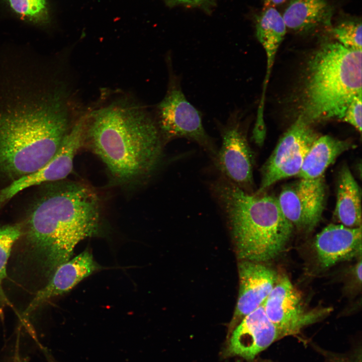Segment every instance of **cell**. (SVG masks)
Here are the masks:
<instances>
[{"label":"cell","instance_id":"6da1fadb","mask_svg":"<svg viewBox=\"0 0 362 362\" xmlns=\"http://www.w3.org/2000/svg\"><path fill=\"white\" fill-rule=\"evenodd\" d=\"M124 183L153 172L165 144L152 113L133 96L103 92L85 110L84 141Z\"/></svg>","mask_w":362,"mask_h":362},{"label":"cell","instance_id":"7a4b0ae2","mask_svg":"<svg viewBox=\"0 0 362 362\" xmlns=\"http://www.w3.org/2000/svg\"><path fill=\"white\" fill-rule=\"evenodd\" d=\"M30 209L25 257L48 282L81 240L100 232L101 205L94 191L75 182L49 183Z\"/></svg>","mask_w":362,"mask_h":362},{"label":"cell","instance_id":"3957f363","mask_svg":"<svg viewBox=\"0 0 362 362\" xmlns=\"http://www.w3.org/2000/svg\"><path fill=\"white\" fill-rule=\"evenodd\" d=\"M211 190L227 217L239 259L265 262L285 251L294 228L276 197L247 193L223 176Z\"/></svg>","mask_w":362,"mask_h":362},{"label":"cell","instance_id":"277c9868","mask_svg":"<svg viewBox=\"0 0 362 362\" xmlns=\"http://www.w3.org/2000/svg\"><path fill=\"white\" fill-rule=\"evenodd\" d=\"M361 95V50L327 42L309 60L299 117L310 124L342 120L346 108Z\"/></svg>","mask_w":362,"mask_h":362},{"label":"cell","instance_id":"5b68a950","mask_svg":"<svg viewBox=\"0 0 362 362\" xmlns=\"http://www.w3.org/2000/svg\"><path fill=\"white\" fill-rule=\"evenodd\" d=\"M75 122L61 114L0 115V173L13 182L39 169L55 155Z\"/></svg>","mask_w":362,"mask_h":362},{"label":"cell","instance_id":"8992f818","mask_svg":"<svg viewBox=\"0 0 362 362\" xmlns=\"http://www.w3.org/2000/svg\"><path fill=\"white\" fill-rule=\"evenodd\" d=\"M165 60L168 73L167 90L152 112L162 139L164 143L178 138L195 142L214 159L217 151L203 127L201 113L184 95L180 77L173 69L170 53Z\"/></svg>","mask_w":362,"mask_h":362},{"label":"cell","instance_id":"52a82bcc","mask_svg":"<svg viewBox=\"0 0 362 362\" xmlns=\"http://www.w3.org/2000/svg\"><path fill=\"white\" fill-rule=\"evenodd\" d=\"M309 123L299 117L279 141L261 168V181L255 193H265L273 184L297 175L311 146L319 137Z\"/></svg>","mask_w":362,"mask_h":362},{"label":"cell","instance_id":"ba28073f","mask_svg":"<svg viewBox=\"0 0 362 362\" xmlns=\"http://www.w3.org/2000/svg\"><path fill=\"white\" fill-rule=\"evenodd\" d=\"M241 117L235 110L230 114L225 124L218 125L222 145L213 161L224 177L243 191L252 193L253 155Z\"/></svg>","mask_w":362,"mask_h":362},{"label":"cell","instance_id":"9c48e42d","mask_svg":"<svg viewBox=\"0 0 362 362\" xmlns=\"http://www.w3.org/2000/svg\"><path fill=\"white\" fill-rule=\"evenodd\" d=\"M269 320L285 336L297 334L306 326L330 313V308L307 310L301 294L286 275H279L272 291L262 304Z\"/></svg>","mask_w":362,"mask_h":362},{"label":"cell","instance_id":"30bf717a","mask_svg":"<svg viewBox=\"0 0 362 362\" xmlns=\"http://www.w3.org/2000/svg\"><path fill=\"white\" fill-rule=\"evenodd\" d=\"M325 197L322 176L311 179L300 178L285 186L277 199L284 215L294 228L308 233L321 220Z\"/></svg>","mask_w":362,"mask_h":362},{"label":"cell","instance_id":"8fae6325","mask_svg":"<svg viewBox=\"0 0 362 362\" xmlns=\"http://www.w3.org/2000/svg\"><path fill=\"white\" fill-rule=\"evenodd\" d=\"M85 112L63 139L51 159L37 171L22 176L0 190V206L30 187L63 180L71 172L73 159L84 142Z\"/></svg>","mask_w":362,"mask_h":362},{"label":"cell","instance_id":"7c38bea8","mask_svg":"<svg viewBox=\"0 0 362 362\" xmlns=\"http://www.w3.org/2000/svg\"><path fill=\"white\" fill-rule=\"evenodd\" d=\"M285 335L268 318L261 305L246 315L229 335L225 355L250 360Z\"/></svg>","mask_w":362,"mask_h":362},{"label":"cell","instance_id":"4fadbf2b","mask_svg":"<svg viewBox=\"0 0 362 362\" xmlns=\"http://www.w3.org/2000/svg\"><path fill=\"white\" fill-rule=\"evenodd\" d=\"M239 290L230 334L235 323L262 305L279 276L270 267L260 262L242 260L238 264Z\"/></svg>","mask_w":362,"mask_h":362},{"label":"cell","instance_id":"5bb4252c","mask_svg":"<svg viewBox=\"0 0 362 362\" xmlns=\"http://www.w3.org/2000/svg\"><path fill=\"white\" fill-rule=\"evenodd\" d=\"M312 245L322 268L359 257L361 256V227L330 224L316 235Z\"/></svg>","mask_w":362,"mask_h":362},{"label":"cell","instance_id":"9a60e30c","mask_svg":"<svg viewBox=\"0 0 362 362\" xmlns=\"http://www.w3.org/2000/svg\"><path fill=\"white\" fill-rule=\"evenodd\" d=\"M102 268L90 250L86 249L57 267L45 286L37 292L30 303L24 315L28 316L45 301L69 292L84 279Z\"/></svg>","mask_w":362,"mask_h":362},{"label":"cell","instance_id":"2e32d148","mask_svg":"<svg viewBox=\"0 0 362 362\" xmlns=\"http://www.w3.org/2000/svg\"><path fill=\"white\" fill-rule=\"evenodd\" d=\"M334 219L350 228L361 227V192L346 165L338 172Z\"/></svg>","mask_w":362,"mask_h":362},{"label":"cell","instance_id":"e0dca14e","mask_svg":"<svg viewBox=\"0 0 362 362\" xmlns=\"http://www.w3.org/2000/svg\"><path fill=\"white\" fill-rule=\"evenodd\" d=\"M353 147L354 145L348 141L329 135L318 137L307 153L297 176L309 179L322 176L339 156Z\"/></svg>","mask_w":362,"mask_h":362},{"label":"cell","instance_id":"ac0fdd59","mask_svg":"<svg viewBox=\"0 0 362 362\" xmlns=\"http://www.w3.org/2000/svg\"><path fill=\"white\" fill-rule=\"evenodd\" d=\"M332 14L326 0H291L282 17L287 28L305 32L330 26Z\"/></svg>","mask_w":362,"mask_h":362},{"label":"cell","instance_id":"d6986e66","mask_svg":"<svg viewBox=\"0 0 362 362\" xmlns=\"http://www.w3.org/2000/svg\"><path fill=\"white\" fill-rule=\"evenodd\" d=\"M286 29L282 16L274 7L265 8L256 20V36L266 56V74L263 83L264 85L268 84L276 54Z\"/></svg>","mask_w":362,"mask_h":362},{"label":"cell","instance_id":"ffe728a7","mask_svg":"<svg viewBox=\"0 0 362 362\" xmlns=\"http://www.w3.org/2000/svg\"><path fill=\"white\" fill-rule=\"evenodd\" d=\"M21 20L39 26L50 21L47 0H2Z\"/></svg>","mask_w":362,"mask_h":362},{"label":"cell","instance_id":"44dd1931","mask_svg":"<svg viewBox=\"0 0 362 362\" xmlns=\"http://www.w3.org/2000/svg\"><path fill=\"white\" fill-rule=\"evenodd\" d=\"M22 226L20 225H0V302L13 308L6 297L3 282L7 277L6 267L13 245L22 235Z\"/></svg>","mask_w":362,"mask_h":362},{"label":"cell","instance_id":"7402d4cb","mask_svg":"<svg viewBox=\"0 0 362 362\" xmlns=\"http://www.w3.org/2000/svg\"><path fill=\"white\" fill-rule=\"evenodd\" d=\"M337 41L344 47L361 50V23L358 20L341 22L332 29Z\"/></svg>","mask_w":362,"mask_h":362},{"label":"cell","instance_id":"603a6c76","mask_svg":"<svg viewBox=\"0 0 362 362\" xmlns=\"http://www.w3.org/2000/svg\"><path fill=\"white\" fill-rule=\"evenodd\" d=\"M361 95L356 97L349 104L342 120L354 127L360 133L361 131Z\"/></svg>","mask_w":362,"mask_h":362},{"label":"cell","instance_id":"cb8c5ba5","mask_svg":"<svg viewBox=\"0 0 362 362\" xmlns=\"http://www.w3.org/2000/svg\"><path fill=\"white\" fill-rule=\"evenodd\" d=\"M173 4H180L189 7H198L205 4L209 0H167Z\"/></svg>","mask_w":362,"mask_h":362},{"label":"cell","instance_id":"d4e9b609","mask_svg":"<svg viewBox=\"0 0 362 362\" xmlns=\"http://www.w3.org/2000/svg\"><path fill=\"white\" fill-rule=\"evenodd\" d=\"M287 0H263L264 6L265 8L275 7L281 4H283Z\"/></svg>","mask_w":362,"mask_h":362},{"label":"cell","instance_id":"484cf974","mask_svg":"<svg viewBox=\"0 0 362 362\" xmlns=\"http://www.w3.org/2000/svg\"><path fill=\"white\" fill-rule=\"evenodd\" d=\"M269 362H271V361H269Z\"/></svg>","mask_w":362,"mask_h":362}]
</instances>
